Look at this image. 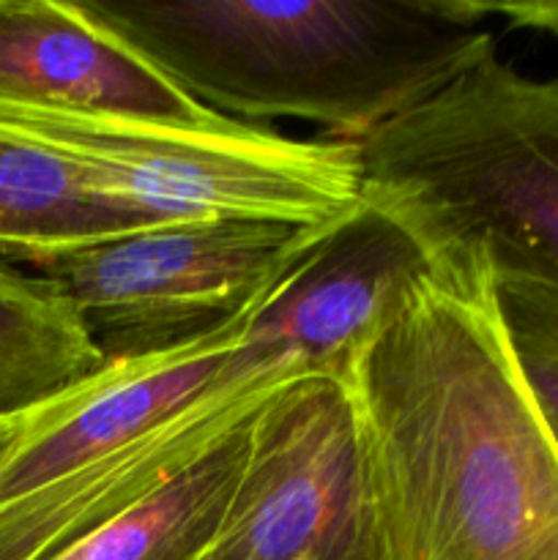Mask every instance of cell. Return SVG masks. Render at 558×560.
I'll return each mask as SVG.
<instances>
[{"label": "cell", "instance_id": "6da1fadb", "mask_svg": "<svg viewBox=\"0 0 558 560\" xmlns=\"http://www.w3.org/2000/svg\"><path fill=\"white\" fill-rule=\"evenodd\" d=\"M383 560H558V452L485 257L438 260L348 375Z\"/></svg>", "mask_w": 558, "mask_h": 560}, {"label": "cell", "instance_id": "7a4b0ae2", "mask_svg": "<svg viewBox=\"0 0 558 560\" xmlns=\"http://www.w3.org/2000/svg\"><path fill=\"white\" fill-rule=\"evenodd\" d=\"M202 107L370 137L496 52L474 0H80Z\"/></svg>", "mask_w": 558, "mask_h": 560}, {"label": "cell", "instance_id": "3957f363", "mask_svg": "<svg viewBox=\"0 0 558 560\" xmlns=\"http://www.w3.org/2000/svg\"><path fill=\"white\" fill-rule=\"evenodd\" d=\"M350 145L364 197L435 262L479 255L558 282V80H531L492 52Z\"/></svg>", "mask_w": 558, "mask_h": 560}, {"label": "cell", "instance_id": "277c9868", "mask_svg": "<svg viewBox=\"0 0 558 560\" xmlns=\"http://www.w3.org/2000/svg\"><path fill=\"white\" fill-rule=\"evenodd\" d=\"M321 230L197 219L0 260L58 290L107 364H129L241 326Z\"/></svg>", "mask_w": 558, "mask_h": 560}, {"label": "cell", "instance_id": "5b68a950", "mask_svg": "<svg viewBox=\"0 0 558 560\" xmlns=\"http://www.w3.org/2000/svg\"><path fill=\"white\" fill-rule=\"evenodd\" d=\"M197 560H383L348 383L295 375L271 394L252 421L222 523Z\"/></svg>", "mask_w": 558, "mask_h": 560}, {"label": "cell", "instance_id": "8992f818", "mask_svg": "<svg viewBox=\"0 0 558 560\" xmlns=\"http://www.w3.org/2000/svg\"><path fill=\"white\" fill-rule=\"evenodd\" d=\"M438 271L419 235L361 195L323 228L241 323V348L263 361L348 383L361 348L403 295Z\"/></svg>", "mask_w": 558, "mask_h": 560}, {"label": "cell", "instance_id": "52a82bcc", "mask_svg": "<svg viewBox=\"0 0 558 560\" xmlns=\"http://www.w3.org/2000/svg\"><path fill=\"white\" fill-rule=\"evenodd\" d=\"M241 326L175 353L107 364L91 381L42 405L33 424L0 465V509L124 452L148 432L222 388L295 364L263 361L241 348Z\"/></svg>", "mask_w": 558, "mask_h": 560}, {"label": "cell", "instance_id": "ba28073f", "mask_svg": "<svg viewBox=\"0 0 558 560\" xmlns=\"http://www.w3.org/2000/svg\"><path fill=\"white\" fill-rule=\"evenodd\" d=\"M11 113L186 126L228 118L181 91L80 0H0V115Z\"/></svg>", "mask_w": 558, "mask_h": 560}, {"label": "cell", "instance_id": "9c48e42d", "mask_svg": "<svg viewBox=\"0 0 558 560\" xmlns=\"http://www.w3.org/2000/svg\"><path fill=\"white\" fill-rule=\"evenodd\" d=\"M295 375L306 372L277 370L222 388L124 452L0 509V560H49L85 539L202 457Z\"/></svg>", "mask_w": 558, "mask_h": 560}, {"label": "cell", "instance_id": "30bf717a", "mask_svg": "<svg viewBox=\"0 0 558 560\" xmlns=\"http://www.w3.org/2000/svg\"><path fill=\"white\" fill-rule=\"evenodd\" d=\"M96 170L36 135L0 124V257L69 249L156 228Z\"/></svg>", "mask_w": 558, "mask_h": 560}, {"label": "cell", "instance_id": "8fae6325", "mask_svg": "<svg viewBox=\"0 0 558 560\" xmlns=\"http://www.w3.org/2000/svg\"><path fill=\"white\" fill-rule=\"evenodd\" d=\"M271 399V397H268ZM266 399V402H268ZM263 402V405H266ZM260 405V408H263ZM246 416L202 457L120 512L102 528L49 560H197L217 534L239 476L244 470L249 430Z\"/></svg>", "mask_w": 558, "mask_h": 560}, {"label": "cell", "instance_id": "7c38bea8", "mask_svg": "<svg viewBox=\"0 0 558 560\" xmlns=\"http://www.w3.org/2000/svg\"><path fill=\"white\" fill-rule=\"evenodd\" d=\"M104 366L63 295L0 260V419L63 397Z\"/></svg>", "mask_w": 558, "mask_h": 560}, {"label": "cell", "instance_id": "4fadbf2b", "mask_svg": "<svg viewBox=\"0 0 558 560\" xmlns=\"http://www.w3.org/2000/svg\"><path fill=\"white\" fill-rule=\"evenodd\" d=\"M490 271L509 353L558 452V282L514 268Z\"/></svg>", "mask_w": 558, "mask_h": 560}, {"label": "cell", "instance_id": "5bb4252c", "mask_svg": "<svg viewBox=\"0 0 558 560\" xmlns=\"http://www.w3.org/2000/svg\"><path fill=\"white\" fill-rule=\"evenodd\" d=\"M36 410H27V413H16V416H3V419H0V465H3L5 457L14 452V446L22 441L27 427L33 424Z\"/></svg>", "mask_w": 558, "mask_h": 560}]
</instances>
